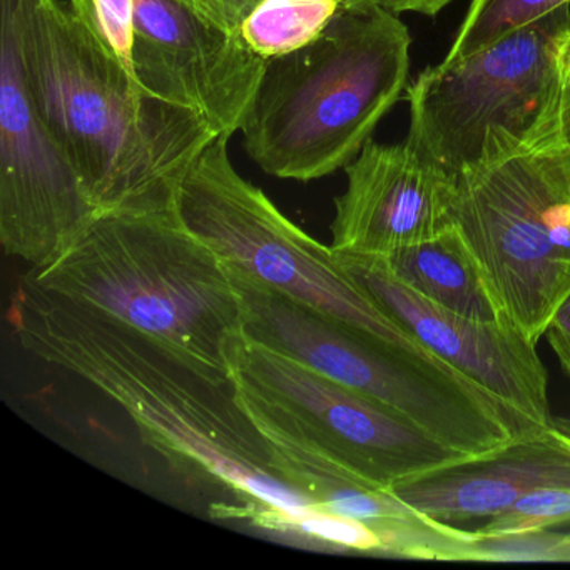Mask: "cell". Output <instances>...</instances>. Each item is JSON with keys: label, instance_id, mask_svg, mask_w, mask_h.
I'll return each mask as SVG.
<instances>
[{"label": "cell", "instance_id": "1", "mask_svg": "<svg viewBox=\"0 0 570 570\" xmlns=\"http://www.w3.org/2000/svg\"><path fill=\"white\" fill-rule=\"evenodd\" d=\"M9 320L22 348L91 383L159 453L226 487L238 500L228 513L315 542L326 510L273 473L265 440L232 385L213 382L128 323L28 283Z\"/></svg>", "mask_w": 570, "mask_h": 570}, {"label": "cell", "instance_id": "2", "mask_svg": "<svg viewBox=\"0 0 570 570\" xmlns=\"http://www.w3.org/2000/svg\"><path fill=\"white\" fill-rule=\"evenodd\" d=\"M26 85L98 215L163 212L216 138L191 109L153 98L62 0H11Z\"/></svg>", "mask_w": 570, "mask_h": 570}, {"label": "cell", "instance_id": "3", "mask_svg": "<svg viewBox=\"0 0 570 570\" xmlns=\"http://www.w3.org/2000/svg\"><path fill=\"white\" fill-rule=\"evenodd\" d=\"M32 288L128 323L219 385H232L229 346L242 309L222 259L175 208L105 213L52 262Z\"/></svg>", "mask_w": 570, "mask_h": 570}, {"label": "cell", "instance_id": "4", "mask_svg": "<svg viewBox=\"0 0 570 570\" xmlns=\"http://www.w3.org/2000/svg\"><path fill=\"white\" fill-rule=\"evenodd\" d=\"M350 4L305 48L269 59L242 126L266 175L312 183L345 169L409 86V28Z\"/></svg>", "mask_w": 570, "mask_h": 570}, {"label": "cell", "instance_id": "5", "mask_svg": "<svg viewBox=\"0 0 570 570\" xmlns=\"http://www.w3.org/2000/svg\"><path fill=\"white\" fill-rule=\"evenodd\" d=\"M226 272L238 295L243 335L399 413L456 452L480 455L546 429L429 350L363 332Z\"/></svg>", "mask_w": 570, "mask_h": 570}, {"label": "cell", "instance_id": "6", "mask_svg": "<svg viewBox=\"0 0 570 570\" xmlns=\"http://www.w3.org/2000/svg\"><path fill=\"white\" fill-rule=\"evenodd\" d=\"M455 183L456 229L505 322L537 345L570 296V148L495 136Z\"/></svg>", "mask_w": 570, "mask_h": 570}, {"label": "cell", "instance_id": "7", "mask_svg": "<svg viewBox=\"0 0 570 570\" xmlns=\"http://www.w3.org/2000/svg\"><path fill=\"white\" fill-rule=\"evenodd\" d=\"M569 35L566 4L469 58L429 66L406 86V145L456 178L482 158L493 136L525 148L549 141Z\"/></svg>", "mask_w": 570, "mask_h": 570}, {"label": "cell", "instance_id": "8", "mask_svg": "<svg viewBox=\"0 0 570 570\" xmlns=\"http://www.w3.org/2000/svg\"><path fill=\"white\" fill-rule=\"evenodd\" d=\"M218 135L179 185L176 212L226 268L323 315L400 345L423 348L356 283L332 246L316 242L243 178Z\"/></svg>", "mask_w": 570, "mask_h": 570}, {"label": "cell", "instance_id": "9", "mask_svg": "<svg viewBox=\"0 0 570 570\" xmlns=\"http://www.w3.org/2000/svg\"><path fill=\"white\" fill-rule=\"evenodd\" d=\"M229 379L316 450L382 489L466 456L399 413L243 333L229 346Z\"/></svg>", "mask_w": 570, "mask_h": 570}, {"label": "cell", "instance_id": "10", "mask_svg": "<svg viewBox=\"0 0 570 570\" xmlns=\"http://www.w3.org/2000/svg\"><path fill=\"white\" fill-rule=\"evenodd\" d=\"M0 242L32 268L52 262L98 216L26 85L11 0H0Z\"/></svg>", "mask_w": 570, "mask_h": 570}, {"label": "cell", "instance_id": "11", "mask_svg": "<svg viewBox=\"0 0 570 570\" xmlns=\"http://www.w3.org/2000/svg\"><path fill=\"white\" fill-rule=\"evenodd\" d=\"M132 56L142 91L228 136L242 131L268 62L181 0H136Z\"/></svg>", "mask_w": 570, "mask_h": 570}, {"label": "cell", "instance_id": "12", "mask_svg": "<svg viewBox=\"0 0 570 570\" xmlns=\"http://www.w3.org/2000/svg\"><path fill=\"white\" fill-rule=\"evenodd\" d=\"M350 275L423 348L523 415L549 426V375L509 323L479 322L430 302L400 282L379 256L338 255Z\"/></svg>", "mask_w": 570, "mask_h": 570}, {"label": "cell", "instance_id": "13", "mask_svg": "<svg viewBox=\"0 0 570 570\" xmlns=\"http://www.w3.org/2000/svg\"><path fill=\"white\" fill-rule=\"evenodd\" d=\"M239 409L268 450L269 469L320 509L355 520L382 542L383 557L469 562L470 530L435 522L382 489L338 465L298 433L279 423L255 396L233 382Z\"/></svg>", "mask_w": 570, "mask_h": 570}, {"label": "cell", "instance_id": "14", "mask_svg": "<svg viewBox=\"0 0 570 570\" xmlns=\"http://www.w3.org/2000/svg\"><path fill=\"white\" fill-rule=\"evenodd\" d=\"M345 173L330 228L338 255L386 256L455 226V178L406 142L370 139Z\"/></svg>", "mask_w": 570, "mask_h": 570}, {"label": "cell", "instance_id": "15", "mask_svg": "<svg viewBox=\"0 0 570 570\" xmlns=\"http://www.w3.org/2000/svg\"><path fill=\"white\" fill-rule=\"evenodd\" d=\"M570 489V419L515 436L499 449L416 473L392 492L435 522H487L535 490Z\"/></svg>", "mask_w": 570, "mask_h": 570}, {"label": "cell", "instance_id": "16", "mask_svg": "<svg viewBox=\"0 0 570 570\" xmlns=\"http://www.w3.org/2000/svg\"><path fill=\"white\" fill-rule=\"evenodd\" d=\"M379 258L400 282L442 308L479 322L507 323L456 226Z\"/></svg>", "mask_w": 570, "mask_h": 570}, {"label": "cell", "instance_id": "17", "mask_svg": "<svg viewBox=\"0 0 570 570\" xmlns=\"http://www.w3.org/2000/svg\"><path fill=\"white\" fill-rule=\"evenodd\" d=\"M346 6L348 0H263L239 36L259 58H282L315 41Z\"/></svg>", "mask_w": 570, "mask_h": 570}, {"label": "cell", "instance_id": "18", "mask_svg": "<svg viewBox=\"0 0 570 570\" xmlns=\"http://www.w3.org/2000/svg\"><path fill=\"white\" fill-rule=\"evenodd\" d=\"M566 4H570L569 0H472L443 61L469 58Z\"/></svg>", "mask_w": 570, "mask_h": 570}, {"label": "cell", "instance_id": "19", "mask_svg": "<svg viewBox=\"0 0 570 570\" xmlns=\"http://www.w3.org/2000/svg\"><path fill=\"white\" fill-rule=\"evenodd\" d=\"M472 535L469 562H570V530L566 527Z\"/></svg>", "mask_w": 570, "mask_h": 570}, {"label": "cell", "instance_id": "20", "mask_svg": "<svg viewBox=\"0 0 570 570\" xmlns=\"http://www.w3.org/2000/svg\"><path fill=\"white\" fill-rule=\"evenodd\" d=\"M69 8L116 56L129 78L138 85L132 56L136 0H69Z\"/></svg>", "mask_w": 570, "mask_h": 570}, {"label": "cell", "instance_id": "21", "mask_svg": "<svg viewBox=\"0 0 570 570\" xmlns=\"http://www.w3.org/2000/svg\"><path fill=\"white\" fill-rule=\"evenodd\" d=\"M570 523V489H542L517 500L512 507L479 527L475 535H503L527 530L557 529Z\"/></svg>", "mask_w": 570, "mask_h": 570}, {"label": "cell", "instance_id": "22", "mask_svg": "<svg viewBox=\"0 0 570 570\" xmlns=\"http://www.w3.org/2000/svg\"><path fill=\"white\" fill-rule=\"evenodd\" d=\"M193 12L216 28L239 36L243 22L262 4L263 0H181Z\"/></svg>", "mask_w": 570, "mask_h": 570}, {"label": "cell", "instance_id": "23", "mask_svg": "<svg viewBox=\"0 0 570 570\" xmlns=\"http://www.w3.org/2000/svg\"><path fill=\"white\" fill-rule=\"evenodd\" d=\"M546 336L563 372L570 376V296L550 320Z\"/></svg>", "mask_w": 570, "mask_h": 570}, {"label": "cell", "instance_id": "24", "mask_svg": "<svg viewBox=\"0 0 570 570\" xmlns=\"http://www.w3.org/2000/svg\"><path fill=\"white\" fill-rule=\"evenodd\" d=\"M452 0H348L350 4H376L395 14L403 12H415V14L435 18L439 16Z\"/></svg>", "mask_w": 570, "mask_h": 570}, {"label": "cell", "instance_id": "25", "mask_svg": "<svg viewBox=\"0 0 570 570\" xmlns=\"http://www.w3.org/2000/svg\"><path fill=\"white\" fill-rule=\"evenodd\" d=\"M547 142H556V145L570 148V78H563L556 125H553L552 136Z\"/></svg>", "mask_w": 570, "mask_h": 570}, {"label": "cell", "instance_id": "26", "mask_svg": "<svg viewBox=\"0 0 570 570\" xmlns=\"http://www.w3.org/2000/svg\"><path fill=\"white\" fill-rule=\"evenodd\" d=\"M560 66H562L563 78H570V35L567 36L562 51H560Z\"/></svg>", "mask_w": 570, "mask_h": 570}, {"label": "cell", "instance_id": "27", "mask_svg": "<svg viewBox=\"0 0 570 570\" xmlns=\"http://www.w3.org/2000/svg\"><path fill=\"white\" fill-rule=\"evenodd\" d=\"M563 527H566V529L570 530V523H567V525H563Z\"/></svg>", "mask_w": 570, "mask_h": 570}]
</instances>
